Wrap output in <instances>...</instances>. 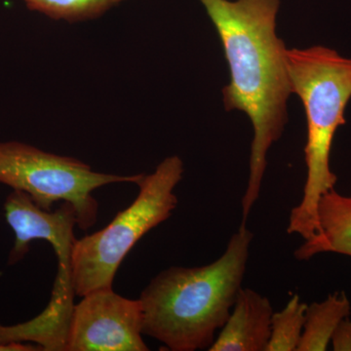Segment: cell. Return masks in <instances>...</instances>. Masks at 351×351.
<instances>
[{"instance_id": "8992f818", "label": "cell", "mask_w": 351, "mask_h": 351, "mask_svg": "<svg viewBox=\"0 0 351 351\" xmlns=\"http://www.w3.org/2000/svg\"><path fill=\"white\" fill-rule=\"evenodd\" d=\"M140 300L112 288L94 291L75 304L66 351H147Z\"/></svg>"}, {"instance_id": "4fadbf2b", "label": "cell", "mask_w": 351, "mask_h": 351, "mask_svg": "<svg viewBox=\"0 0 351 351\" xmlns=\"http://www.w3.org/2000/svg\"><path fill=\"white\" fill-rule=\"evenodd\" d=\"M332 350L351 351V321L346 318L335 332L331 343Z\"/></svg>"}, {"instance_id": "5bb4252c", "label": "cell", "mask_w": 351, "mask_h": 351, "mask_svg": "<svg viewBox=\"0 0 351 351\" xmlns=\"http://www.w3.org/2000/svg\"><path fill=\"white\" fill-rule=\"evenodd\" d=\"M41 350L39 346L27 345L25 343H12L0 345V351H36Z\"/></svg>"}, {"instance_id": "7c38bea8", "label": "cell", "mask_w": 351, "mask_h": 351, "mask_svg": "<svg viewBox=\"0 0 351 351\" xmlns=\"http://www.w3.org/2000/svg\"><path fill=\"white\" fill-rule=\"evenodd\" d=\"M27 8L69 23L96 19L126 0H23Z\"/></svg>"}, {"instance_id": "7a4b0ae2", "label": "cell", "mask_w": 351, "mask_h": 351, "mask_svg": "<svg viewBox=\"0 0 351 351\" xmlns=\"http://www.w3.org/2000/svg\"><path fill=\"white\" fill-rule=\"evenodd\" d=\"M253 239L241 223L215 262L159 272L138 299L143 335L172 351L209 350L242 288Z\"/></svg>"}, {"instance_id": "3957f363", "label": "cell", "mask_w": 351, "mask_h": 351, "mask_svg": "<svg viewBox=\"0 0 351 351\" xmlns=\"http://www.w3.org/2000/svg\"><path fill=\"white\" fill-rule=\"evenodd\" d=\"M286 66L291 89L306 110L307 140L304 147L306 180L301 202L293 208L288 233L311 239L318 230V203L335 189L338 177L330 158L339 127L346 123L351 99V58L325 46L287 49Z\"/></svg>"}, {"instance_id": "30bf717a", "label": "cell", "mask_w": 351, "mask_h": 351, "mask_svg": "<svg viewBox=\"0 0 351 351\" xmlns=\"http://www.w3.org/2000/svg\"><path fill=\"white\" fill-rule=\"evenodd\" d=\"M351 304L345 292H335L322 302L306 307V322L297 351L329 348L339 324L350 315Z\"/></svg>"}, {"instance_id": "52a82bcc", "label": "cell", "mask_w": 351, "mask_h": 351, "mask_svg": "<svg viewBox=\"0 0 351 351\" xmlns=\"http://www.w3.org/2000/svg\"><path fill=\"white\" fill-rule=\"evenodd\" d=\"M3 207L7 223L15 234L9 265L22 261L34 240L49 242L54 251L75 247L73 228L77 225V217L71 203L64 202L56 211H47L39 207L27 193L13 189Z\"/></svg>"}, {"instance_id": "ba28073f", "label": "cell", "mask_w": 351, "mask_h": 351, "mask_svg": "<svg viewBox=\"0 0 351 351\" xmlns=\"http://www.w3.org/2000/svg\"><path fill=\"white\" fill-rule=\"evenodd\" d=\"M274 311L265 295L241 288L210 351H265Z\"/></svg>"}, {"instance_id": "9c48e42d", "label": "cell", "mask_w": 351, "mask_h": 351, "mask_svg": "<svg viewBox=\"0 0 351 351\" xmlns=\"http://www.w3.org/2000/svg\"><path fill=\"white\" fill-rule=\"evenodd\" d=\"M317 221V232L295 251V258L308 261L324 253L351 257V193H325L318 203Z\"/></svg>"}, {"instance_id": "5b68a950", "label": "cell", "mask_w": 351, "mask_h": 351, "mask_svg": "<svg viewBox=\"0 0 351 351\" xmlns=\"http://www.w3.org/2000/svg\"><path fill=\"white\" fill-rule=\"evenodd\" d=\"M143 176L95 172L80 159L15 141L0 143V184L24 191L47 211L58 201L71 203L83 230L97 221L98 202L92 195L95 189L122 182L137 184Z\"/></svg>"}, {"instance_id": "8fae6325", "label": "cell", "mask_w": 351, "mask_h": 351, "mask_svg": "<svg viewBox=\"0 0 351 351\" xmlns=\"http://www.w3.org/2000/svg\"><path fill=\"white\" fill-rule=\"evenodd\" d=\"M307 304L293 295L281 311L271 317L270 338L265 351H297L301 341Z\"/></svg>"}, {"instance_id": "277c9868", "label": "cell", "mask_w": 351, "mask_h": 351, "mask_svg": "<svg viewBox=\"0 0 351 351\" xmlns=\"http://www.w3.org/2000/svg\"><path fill=\"white\" fill-rule=\"evenodd\" d=\"M184 163L167 157L154 173L137 182L138 193L130 206L119 212L103 230L76 239L73 251L75 295L112 288L113 279L127 254L138 240L170 218L177 208L176 186L182 181Z\"/></svg>"}, {"instance_id": "6da1fadb", "label": "cell", "mask_w": 351, "mask_h": 351, "mask_svg": "<svg viewBox=\"0 0 351 351\" xmlns=\"http://www.w3.org/2000/svg\"><path fill=\"white\" fill-rule=\"evenodd\" d=\"M213 23L230 69L223 89L228 112L248 115L254 128L242 221L260 197L270 147L282 136L292 95L286 48L276 34L280 0H198Z\"/></svg>"}]
</instances>
